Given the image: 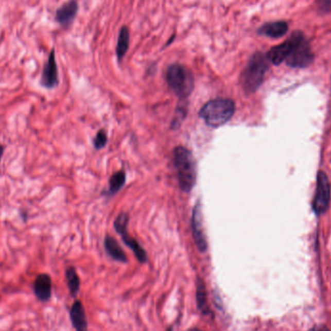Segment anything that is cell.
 Wrapping results in <instances>:
<instances>
[{"label": "cell", "mask_w": 331, "mask_h": 331, "mask_svg": "<svg viewBox=\"0 0 331 331\" xmlns=\"http://www.w3.org/2000/svg\"><path fill=\"white\" fill-rule=\"evenodd\" d=\"M173 163L178 171L180 189L189 193L196 184V162L192 152L184 146H178L173 150Z\"/></svg>", "instance_id": "obj_1"}, {"label": "cell", "mask_w": 331, "mask_h": 331, "mask_svg": "<svg viewBox=\"0 0 331 331\" xmlns=\"http://www.w3.org/2000/svg\"><path fill=\"white\" fill-rule=\"evenodd\" d=\"M234 112L235 104L232 99L216 98L202 107L200 116L210 127L218 128L234 116Z\"/></svg>", "instance_id": "obj_2"}, {"label": "cell", "mask_w": 331, "mask_h": 331, "mask_svg": "<svg viewBox=\"0 0 331 331\" xmlns=\"http://www.w3.org/2000/svg\"><path fill=\"white\" fill-rule=\"evenodd\" d=\"M268 67L269 61L267 56L262 53H256L252 56L241 75V85L247 94L256 92L262 85Z\"/></svg>", "instance_id": "obj_3"}, {"label": "cell", "mask_w": 331, "mask_h": 331, "mask_svg": "<svg viewBox=\"0 0 331 331\" xmlns=\"http://www.w3.org/2000/svg\"><path fill=\"white\" fill-rule=\"evenodd\" d=\"M166 81L169 88L181 100H186L194 90V76L184 65H170L167 69Z\"/></svg>", "instance_id": "obj_4"}, {"label": "cell", "mask_w": 331, "mask_h": 331, "mask_svg": "<svg viewBox=\"0 0 331 331\" xmlns=\"http://www.w3.org/2000/svg\"><path fill=\"white\" fill-rule=\"evenodd\" d=\"M295 42L286 63L291 68H306L313 63L314 54L305 35L301 31H294Z\"/></svg>", "instance_id": "obj_5"}, {"label": "cell", "mask_w": 331, "mask_h": 331, "mask_svg": "<svg viewBox=\"0 0 331 331\" xmlns=\"http://www.w3.org/2000/svg\"><path fill=\"white\" fill-rule=\"evenodd\" d=\"M331 189L328 177L324 171H320L317 177V187L313 201V210L318 216L324 214L330 204Z\"/></svg>", "instance_id": "obj_6"}, {"label": "cell", "mask_w": 331, "mask_h": 331, "mask_svg": "<svg viewBox=\"0 0 331 331\" xmlns=\"http://www.w3.org/2000/svg\"><path fill=\"white\" fill-rule=\"evenodd\" d=\"M202 219V205H201V202L199 201L196 203L193 210L191 224H192V232H193V237H194L196 246L198 247L200 252L204 253L207 250V241L203 233Z\"/></svg>", "instance_id": "obj_7"}, {"label": "cell", "mask_w": 331, "mask_h": 331, "mask_svg": "<svg viewBox=\"0 0 331 331\" xmlns=\"http://www.w3.org/2000/svg\"><path fill=\"white\" fill-rule=\"evenodd\" d=\"M58 69H57V59H56V50L51 49L49 53L47 62L45 63L42 76H41V84L46 89H51L58 85Z\"/></svg>", "instance_id": "obj_8"}, {"label": "cell", "mask_w": 331, "mask_h": 331, "mask_svg": "<svg viewBox=\"0 0 331 331\" xmlns=\"http://www.w3.org/2000/svg\"><path fill=\"white\" fill-rule=\"evenodd\" d=\"M294 42L295 34L293 32L287 40L281 43L280 45L273 47L267 53V57L268 61L274 65H280L284 61H286L287 57H289L291 49L293 48Z\"/></svg>", "instance_id": "obj_9"}, {"label": "cell", "mask_w": 331, "mask_h": 331, "mask_svg": "<svg viewBox=\"0 0 331 331\" xmlns=\"http://www.w3.org/2000/svg\"><path fill=\"white\" fill-rule=\"evenodd\" d=\"M33 291L41 302H48L53 294V282L48 273L37 275L33 283Z\"/></svg>", "instance_id": "obj_10"}, {"label": "cell", "mask_w": 331, "mask_h": 331, "mask_svg": "<svg viewBox=\"0 0 331 331\" xmlns=\"http://www.w3.org/2000/svg\"><path fill=\"white\" fill-rule=\"evenodd\" d=\"M79 10V4L76 0H70L64 3L57 11V23L64 27H67L73 23Z\"/></svg>", "instance_id": "obj_11"}, {"label": "cell", "mask_w": 331, "mask_h": 331, "mask_svg": "<svg viewBox=\"0 0 331 331\" xmlns=\"http://www.w3.org/2000/svg\"><path fill=\"white\" fill-rule=\"evenodd\" d=\"M70 319L76 331H88L85 310L80 300H76L70 309Z\"/></svg>", "instance_id": "obj_12"}, {"label": "cell", "mask_w": 331, "mask_h": 331, "mask_svg": "<svg viewBox=\"0 0 331 331\" xmlns=\"http://www.w3.org/2000/svg\"><path fill=\"white\" fill-rule=\"evenodd\" d=\"M289 30L288 23L284 21H277L272 23H267L258 29V34L267 36L269 38H281Z\"/></svg>", "instance_id": "obj_13"}, {"label": "cell", "mask_w": 331, "mask_h": 331, "mask_svg": "<svg viewBox=\"0 0 331 331\" xmlns=\"http://www.w3.org/2000/svg\"><path fill=\"white\" fill-rule=\"evenodd\" d=\"M197 290H196V299H197V305L199 310L202 312L203 315H213V313L210 310L207 300V292L205 284L202 281L200 277L197 279Z\"/></svg>", "instance_id": "obj_14"}, {"label": "cell", "mask_w": 331, "mask_h": 331, "mask_svg": "<svg viewBox=\"0 0 331 331\" xmlns=\"http://www.w3.org/2000/svg\"><path fill=\"white\" fill-rule=\"evenodd\" d=\"M105 248L107 253L115 260L120 263H127V257L122 250L117 241L110 235H107L105 239Z\"/></svg>", "instance_id": "obj_15"}, {"label": "cell", "mask_w": 331, "mask_h": 331, "mask_svg": "<svg viewBox=\"0 0 331 331\" xmlns=\"http://www.w3.org/2000/svg\"><path fill=\"white\" fill-rule=\"evenodd\" d=\"M121 235L122 239L124 243L129 247L131 250L134 252V254L136 255L137 259L141 262V263H146L147 260V255H146V252L145 251V249L137 243V240L135 238H133L129 234H128V231L126 232H123L120 234Z\"/></svg>", "instance_id": "obj_16"}, {"label": "cell", "mask_w": 331, "mask_h": 331, "mask_svg": "<svg viewBox=\"0 0 331 331\" xmlns=\"http://www.w3.org/2000/svg\"><path fill=\"white\" fill-rule=\"evenodd\" d=\"M65 277H66V282L71 297L77 298L81 288V281L76 268L73 267H68L65 271Z\"/></svg>", "instance_id": "obj_17"}, {"label": "cell", "mask_w": 331, "mask_h": 331, "mask_svg": "<svg viewBox=\"0 0 331 331\" xmlns=\"http://www.w3.org/2000/svg\"><path fill=\"white\" fill-rule=\"evenodd\" d=\"M130 44V33L127 27H122L119 35H118V40H117V45H116V55L118 60H121L123 57H125L127 50L129 49Z\"/></svg>", "instance_id": "obj_18"}, {"label": "cell", "mask_w": 331, "mask_h": 331, "mask_svg": "<svg viewBox=\"0 0 331 331\" xmlns=\"http://www.w3.org/2000/svg\"><path fill=\"white\" fill-rule=\"evenodd\" d=\"M126 180V175L123 170L117 171L114 173L110 180V188H109V193L111 195L117 193L122 188V186L125 184Z\"/></svg>", "instance_id": "obj_19"}, {"label": "cell", "mask_w": 331, "mask_h": 331, "mask_svg": "<svg viewBox=\"0 0 331 331\" xmlns=\"http://www.w3.org/2000/svg\"><path fill=\"white\" fill-rule=\"evenodd\" d=\"M128 222H129V217L128 214L125 212L120 213L114 221V228L116 230V232L120 234L123 232L128 231L127 227H128Z\"/></svg>", "instance_id": "obj_20"}, {"label": "cell", "mask_w": 331, "mask_h": 331, "mask_svg": "<svg viewBox=\"0 0 331 331\" xmlns=\"http://www.w3.org/2000/svg\"><path fill=\"white\" fill-rule=\"evenodd\" d=\"M186 113H187V103H186V100H183V103L178 107L177 115H176L175 119L172 120L171 126L173 129H177L180 126L181 122L185 118Z\"/></svg>", "instance_id": "obj_21"}, {"label": "cell", "mask_w": 331, "mask_h": 331, "mask_svg": "<svg viewBox=\"0 0 331 331\" xmlns=\"http://www.w3.org/2000/svg\"><path fill=\"white\" fill-rule=\"evenodd\" d=\"M107 141H108V137H107V134H106L105 131L100 130L98 132L96 137L94 138V146H95V148L98 150L103 148L106 146V144H107Z\"/></svg>", "instance_id": "obj_22"}, {"label": "cell", "mask_w": 331, "mask_h": 331, "mask_svg": "<svg viewBox=\"0 0 331 331\" xmlns=\"http://www.w3.org/2000/svg\"><path fill=\"white\" fill-rule=\"evenodd\" d=\"M316 4L320 13L327 14L331 12V0H316Z\"/></svg>", "instance_id": "obj_23"}, {"label": "cell", "mask_w": 331, "mask_h": 331, "mask_svg": "<svg viewBox=\"0 0 331 331\" xmlns=\"http://www.w3.org/2000/svg\"><path fill=\"white\" fill-rule=\"evenodd\" d=\"M308 331H331L329 328H327L324 325H315L312 328H310Z\"/></svg>", "instance_id": "obj_24"}, {"label": "cell", "mask_w": 331, "mask_h": 331, "mask_svg": "<svg viewBox=\"0 0 331 331\" xmlns=\"http://www.w3.org/2000/svg\"><path fill=\"white\" fill-rule=\"evenodd\" d=\"M4 150H5L4 146L0 145V163H1V160H2V157H3V154H4Z\"/></svg>", "instance_id": "obj_25"}, {"label": "cell", "mask_w": 331, "mask_h": 331, "mask_svg": "<svg viewBox=\"0 0 331 331\" xmlns=\"http://www.w3.org/2000/svg\"><path fill=\"white\" fill-rule=\"evenodd\" d=\"M189 331H202L201 329H199V328H192V329H190Z\"/></svg>", "instance_id": "obj_26"}, {"label": "cell", "mask_w": 331, "mask_h": 331, "mask_svg": "<svg viewBox=\"0 0 331 331\" xmlns=\"http://www.w3.org/2000/svg\"><path fill=\"white\" fill-rule=\"evenodd\" d=\"M167 331H172V327H170V328H169Z\"/></svg>", "instance_id": "obj_27"}]
</instances>
